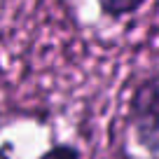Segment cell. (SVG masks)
I'll return each mask as SVG.
<instances>
[{
  "instance_id": "3957f363",
  "label": "cell",
  "mask_w": 159,
  "mask_h": 159,
  "mask_svg": "<svg viewBox=\"0 0 159 159\" xmlns=\"http://www.w3.org/2000/svg\"><path fill=\"white\" fill-rule=\"evenodd\" d=\"M38 159H82V152L73 143H54L49 150H45V152L40 154Z\"/></svg>"
},
{
  "instance_id": "6da1fadb",
  "label": "cell",
  "mask_w": 159,
  "mask_h": 159,
  "mask_svg": "<svg viewBox=\"0 0 159 159\" xmlns=\"http://www.w3.org/2000/svg\"><path fill=\"white\" fill-rule=\"evenodd\" d=\"M129 124L140 148L159 154V70L136 84L129 98Z\"/></svg>"
},
{
  "instance_id": "277c9868",
  "label": "cell",
  "mask_w": 159,
  "mask_h": 159,
  "mask_svg": "<svg viewBox=\"0 0 159 159\" xmlns=\"http://www.w3.org/2000/svg\"><path fill=\"white\" fill-rule=\"evenodd\" d=\"M124 159H129V157H126V154H124Z\"/></svg>"
},
{
  "instance_id": "7a4b0ae2",
  "label": "cell",
  "mask_w": 159,
  "mask_h": 159,
  "mask_svg": "<svg viewBox=\"0 0 159 159\" xmlns=\"http://www.w3.org/2000/svg\"><path fill=\"white\" fill-rule=\"evenodd\" d=\"M96 2H98V10L103 16H108L112 21H119L124 16L136 14L148 0H96Z\"/></svg>"
}]
</instances>
